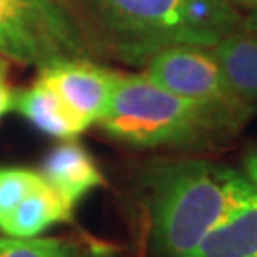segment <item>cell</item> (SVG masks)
<instances>
[{"label":"cell","mask_w":257,"mask_h":257,"mask_svg":"<svg viewBox=\"0 0 257 257\" xmlns=\"http://www.w3.org/2000/svg\"><path fill=\"white\" fill-rule=\"evenodd\" d=\"M40 174L73 210L105 183L93 156L74 139H63L48 153Z\"/></svg>","instance_id":"52a82bcc"},{"label":"cell","mask_w":257,"mask_h":257,"mask_svg":"<svg viewBox=\"0 0 257 257\" xmlns=\"http://www.w3.org/2000/svg\"><path fill=\"white\" fill-rule=\"evenodd\" d=\"M118 76L120 73L99 67L86 57H74L42 67L38 80L50 86L71 112L90 128L105 116Z\"/></svg>","instance_id":"8992f818"},{"label":"cell","mask_w":257,"mask_h":257,"mask_svg":"<svg viewBox=\"0 0 257 257\" xmlns=\"http://www.w3.org/2000/svg\"><path fill=\"white\" fill-rule=\"evenodd\" d=\"M0 55L38 69L86 57L84 27L63 0H0Z\"/></svg>","instance_id":"277c9868"},{"label":"cell","mask_w":257,"mask_h":257,"mask_svg":"<svg viewBox=\"0 0 257 257\" xmlns=\"http://www.w3.org/2000/svg\"><path fill=\"white\" fill-rule=\"evenodd\" d=\"M145 74L166 90L227 112L244 124L253 114L229 88L211 46L179 44L162 48L147 59Z\"/></svg>","instance_id":"5b68a950"},{"label":"cell","mask_w":257,"mask_h":257,"mask_svg":"<svg viewBox=\"0 0 257 257\" xmlns=\"http://www.w3.org/2000/svg\"><path fill=\"white\" fill-rule=\"evenodd\" d=\"M80 257H116V255H110V253H103V251H93V253H86V255Z\"/></svg>","instance_id":"2e32d148"},{"label":"cell","mask_w":257,"mask_h":257,"mask_svg":"<svg viewBox=\"0 0 257 257\" xmlns=\"http://www.w3.org/2000/svg\"><path fill=\"white\" fill-rule=\"evenodd\" d=\"M12 109L18 110L42 134L61 141L74 139L84 130H88L82 120L73 114L61 97L42 80H37L33 86L14 93Z\"/></svg>","instance_id":"9c48e42d"},{"label":"cell","mask_w":257,"mask_h":257,"mask_svg":"<svg viewBox=\"0 0 257 257\" xmlns=\"http://www.w3.org/2000/svg\"><path fill=\"white\" fill-rule=\"evenodd\" d=\"M244 23H246L248 27L255 29V31H257V8L253 10V14H251V16H249L248 19H244Z\"/></svg>","instance_id":"9a60e30c"},{"label":"cell","mask_w":257,"mask_h":257,"mask_svg":"<svg viewBox=\"0 0 257 257\" xmlns=\"http://www.w3.org/2000/svg\"><path fill=\"white\" fill-rule=\"evenodd\" d=\"M251 187L246 174L202 158L156 166L147 181L151 242L158 257H193Z\"/></svg>","instance_id":"6da1fadb"},{"label":"cell","mask_w":257,"mask_h":257,"mask_svg":"<svg viewBox=\"0 0 257 257\" xmlns=\"http://www.w3.org/2000/svg\"><path fill=\"white\" fill-rule=\"evenodd\" d=\"M0 257H80L73 240L55 236H0Z\"/></svg>","instance_id":"8fae6325"},{"label":"cell","mask_w":257,"mask_h":257,"mask_svg":"<svg viewBox=\"0 0 257 257\" xmlns=\"http://www.w3.org/2000/svg\"><path fill=\"white\" fill-rule=\"evenodd\" d=\"M73 14L128 63L179 44L213 46L244 25L232 0H71Z\"/></svg>","instance_id":"7a4b0ae2"},{"label":"cell","mask_w":257,"mask_h":257,"mask_svg":"<svg viewBox=\"0 0 257 257\" xmlns=\"http://www.w3.org/2000/svg\"><path fill=\"white\" fill-rule=\"evenodd\" d=\"M232 93L257 110V31L246 23L211 46Z\"/></svg>","instance_id":"ba28073f"},{"label":"cell","mask_w":257,"mask_h":257,"mask_svg":"<svg viewBox=\"0 0 257 257\" xmlns=\"http://www.w3.org/2000/svg\"><path fill=\"white\" fill-rule=\"evenodd\" d=\"M14 105V92L8 84V61L0 55V118L12 110Z\"/></svg>","instance_id":"4fadbf2b"},{"label":"cell","mask_w":257,"mask_h":257,"mask_svg":"<svg viewBox=\"0 0 257 257\" xmlns=\"http://www.w3.org/2000/svg\"><path fill=\"white\" fill-rule=\"evenodd\" d=\"M44 183V175L37 170L6 166L0 168V225L33 189Z\"/></svg>","instance_id":"7c38bea8"},{"label":"cell","mask_w":257,"mask_h":257,"mask_svg":"<svg viewBox=\"0 0 257 257\" xmlns=\"http://www.w3.org/2000/svg\"><path fill=\"white\" fill-rule=\"evenodd\" d=\"M240 4H248V6H255L257 8V0H236Z\"/></svg>","instance_id":"e0dca14e"},{"label":"cell","mask_w":257,"mask_h":257,"mask_svg":"<svg viewBox=\"0 0 257 257\" xmlns=\"http://www.w3.org/2000/svg\"><path fill=\"white\" fill-rule=\"evenodd\" d=\"M99 126L132 147L208 149L238 134L244 122L153 82L147 74H120Z\"/></svg>","instance_id":"3957f363"},{"label":"cell","mask_w":257,"mask_h":257,"mask_svg":"<svg viewBox=\"0 0 257 257\" xmlns=\"http://www.w3.org/2000/svg\"><path fill=\"white\" fill-rule=\"evenodd\" d=\"M71 219H73V208L44 179V183L33 189L14 208V211L0 225V230L8 236L31 238V236H40L54 225L67 223Z\"/></svg>","instance_id":"30bf717a"},{"label":"cell","mask_w":257,"mask_h":257,"mask_svg":"<svg viewBox=\"0 0 257 257\" xmlns=\"http://www.w3.org/2000/svg\"><path fill=\"white\" fill-rule=\"evenodd\" d=\"M244 174L257 187V153H249L244 162Z\"/></svg>","instance_id":"5bb4252c"}]
</instances>
